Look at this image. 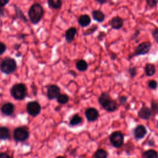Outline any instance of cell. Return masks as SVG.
Returning a JSON list of instances; mask_svg holds the SVG:
<instances>
[{
    "label": "cell",
    "mask_w": 158,
    "mask_h": 158,
    "mask_svg": "<svg viewBox=\"0 0 158 158\" xmlns=\"http://www.w3.org/2000/svg\"><path fill=\"white\" fill-rule=\"evenodd\" d=\"M43 7L38 3L33 4L28 10V17L33 24L38 23L44 15Z\"/></svg>",
    "instance_id": "cell-1"
},
{
    "label": "cell",
    "mask_w": 158,
    "mask_h": 158,
    "mask_svg": "<svg viewBox=\"0 0 158 158\" xmlns=\"http://www.w3.org/2000/svg\"><path fill=\"white\" fill-rule=\"evenodd\" d=\"M99 103L103 108L108 112H113L117 108V103L115 100L111 99L107 93H102L98 99Z\"/></svg>",
    "instance_id": "cell-2"
},
{
    "label": "cell",
    "mask_w": 158,
    "mask_h": 158,
    "mask_svg": "<svg viewBox=\"0 0 158 158\" xmlns=\"http://www.w3.org/2000/svg\"><path fill=\"white\" fill-rule=\"evenodd\" d=\"M151 48V43L149 41H144L139 44L135 48L133 52L128 56V59H130L133 57L138 56L145 55L150 51Z\"/></svg>",
    "instance_id": "cell-3"
},
{
    "label": "cell",
    "mask_w": 158,
    "mask_h": 158,
    "mask_svg": "<svg viewBox=\"0 0 158 158\" xmlns=\"http://www.w3.org/2000/svg\"><path fill=\"white\" fill-rule=\"evenodd\" d=\"M10 92L12 96L15 99L22 100L27 94V88L23 83H17L12 86Z\"/></svg>",
    "instance_id": "cell-4"
},
{
    "label": "cell",
    "mask_w": 158,
    "mask_h": 158,
    "mask_svg": "<svg viewBox=\"0 0 158 158\" xmlns=\"http://www.w3.org/2000/svg\"><path fill=\"white\" fill-rule=\"evenodd\" d=\"M17 69V64L14 59L7 57L1 64V69L5 73H11Z\"/></svg>",
    "instance_id": "cell-5"
},
{
    "label": "cell",
    "mask_w": 158,
    "mask_h": 158,
    "mask_svg": "<svg viewBox=\"0 0 158 158\" xmlns=\"http://www.w3.org/2000/svg\"><path fill=\"white\" fill-rule=\"evenodd\" d=\"M110 142L115 148H119L123 143V135L120 131H114L110 136Z\"/></svg>",
    "instance_id": "cell-6"
},
{
    "label": "cell",
    "mask_w": 158,
    "mask_h": 158,
    "mask_svg": "<svg viewBox=\"0 0 158 158\" xmlns=\"http://www.w3.org/2000/svg\"><path fill=\"white\" fill-rule=\"evenodd\" d=\"M29 133L25 128L19 127L16 128L14 132V139L17 141H23L28 139Z\"/></svg>",
    "instance_id": "cell-7"
},
{
    "label": "cell",
    "mask_w": 158,
    "mask_h": 158,
    "mask_svg": "<svg viewBox=\"0 0 158 158\" xmlns=\"http://www.w3.org/2000/svg\"><path fill=\"white\" fill-rule=\"evenodd\" d=\"M27 110L31 116H36L41 112V106L37 101L29 102L27 105Z\"/></svg>",
    "instance_id": "cell-8"
},
{
    "label": "cell",
    "mask_w": 158,
    "mask_h": 158,
    "mask_svg": "<svg viewBox=\"0 0 158 158\" xmlns=\"http://www.w3.org/2000/svg\"><path fill=\"white\" fill-rule=\"evenodd\" d=\"M60 94V89L56 85H50L47 87V96L49 99H54Z\"/></svg>",
    "instance_id": "cell-9"
},
{
    "label": "cell",
    "mask_w": 158,
    "mask_h": 158,
    "mask_svg": "<svg viewBox=\"0 0 158 158\" xmlns=\"http://www.w3.org/2000/svg\"><path fill=\"white\" fill-rule=\"evenodd\" d=\"M109 25L114 30H120L123 27L124 25V21L120 17L115 16L110 20Z\"/></svg>",
    "instance_id": "cell-10"
},
{
    "label": "cell",
    "mask_w": 158,
    "mask_h": 158,
    "mask_svg": "<svg viewBox=\"0 0 158 158\" xmlns=\"http://www.w3.org/2000/svg\"><path fill=\"white\" fill-rule=\"evenodd\" d=\"M85 116L88 120L94 121L97 119L99 116L98 111L93 107L88 108L85 111Z\"/></svg>",
    "instance_id": "cell-11"
},
{
    "label": "cell",
    "mask_w": 158,
    "mask_h": 158,
    "mask_svg": "<svg viewBox=\"0 0 158 158\" xmlns=\"http://www.w3.org/2000/svg\"><path fill=\"white\" fill-rule=\"evenodd\" d=\"M77 31V28L73 27H72L66 30L65 33V38L67 43H71L74 40Z\"/></svg>",
    "instance_id": "cell-12"
},
{
    "label": "cell",
    "mask_w": 158,
    "mask_h": 158,
    "mask_svg": "<svg viewBox=\"0 0 158 158\" xmlns=\"http://www.w3.org/2000/svg\"><path fill=\"white\" fill-rule=\"evenodd\" d=\"M147 133V130L144 126L143 125H138L134 130V135L137 139H141Z\"/></svg>",
    "instance_id": "cell-13"
},
{
    "label": "cell",
    "mask_w": 158,
    "mask_h": 158,
    "mask_svg": "<svg viewBox=\"0 0 158 158\" xmlns=\"http://www.w3.org/2000/svg\"><path fill=\"white\" fill-rule=\"evenodd\" d=\"M152 114V112L149 108L146 106H143L138 112V117L142 119H149Z\"/></svg>",
    "instance_id": "cell-14"
},
{
    "label": "cell",
    "mask_w": 158,
    "mask_h": 158,
    "mask_svg": "<svg viewBox=\"0 0 158 158\" xmlns=\"http://www.w3.org/2000/svg\"><path fill=\"white\" fill-rule=\"evenodd\" d=\"M91 22V18L87 14L81 15L78 19V23L81 27H86L89 26Z\"/></svg>",
    "instance_id": "cell-15"
},
{
    "label": "cell",
    "mask_w": 158,
    "mask_h": 158,
    "mask_svg": "<svg viewBox=\"0 0 158 158\" xmlns=\"http://www.w3.org/2000/svg\"><path fill=\"white\" fill-rule=\"evenodd\" d=\"M91 14L93 19L99 23L102 22L105 19V14L100 10H94L92 11Z\"/></svg>",
    "instance_id": "cell-16"
},
{
    "label": "cell",
    "mask_w": 158,
    "mask_h": 158,
    "mask_svg": "<svg viewBox=\"0 0 158 158\" xmlns=\"http://www.w3.org/2000/svg\"><path fill=\"white\" fill-rule=\"evenodd\" d=\"M14 110V105L10 102H7L4 104L1 107L2 112L6 115H10Z\"/></svg>",
    "instance_id": "cell-17"
},
{
    "label": "cell",
    "mask_w": 158,
    "mask_h": 158,
    "mask_svg": "<svg viewBox=\"0 0 158 158\" xmlns=\"http://www.w3.org/2000/svg\"><path fill=\"white\" fill-rule=\"evenodd\" d=\"M144 72H145L146 75L147 77L153 76L156 72V69L155 65L153 64H151V63L146 64L144 67Z\"/></svg>",
    "instance_id": "cell-18"
},
{
    "label": "cell",
    "mask_w": 158,
    "mask_h": 158,
    "mask_svg": "<svg viewBox=\"0 0 158 158\" xmlns=\"http://www.w3.org/2000/svg\"><path fill=\"white\" fill-rule=\"evenodd\" d=\"M77 69L81 72H85L88 69V64L84 59H80L76 62Z\"/></svg>",
    "instance_id": "cell-19"
},
{
    "label": "cell",
    "mask_w": 158,
    "mask_h": 158,
    "mask_svg": "<svg viewBox=\"0 0 158 158\" xmlns=\"http://www.w3.org/2000/svg\"><path fill=\"white\" fill-rule=\"evenodd\" d=\"M48 4L49 8L57 10L60 9L62 4V0H48Z\"/></svg>",
    "instance_id": "cell-20"
},
{
    "label": "cell",
    "mask_w": 158,
    "mask_h": 158,
    "mask_svg": "<svg viewBox=\"0 0 158 158\" xmlns=\"http://www.w3.org/2000/svg\"><path fill=\"white\" fill-rule=\"evenodd\" d=\"M10 136V133L9 130L4 127H0V139H6Z\"/></svg>",
    "instance_id": "cell-21"
},
{
    "label": "cell",
    "mask_w": 158,
    "mask_h": 158,
    "mask_svg": "<svg viewBox=\"0 0 158 158\" xmlns=\"http://www.w3.org/2000/svg\"><path fill=\"white\" fill-rule=\"evenodd\" d=\"M143 158H157V152L152 149L146 151L143 153Z\"/></svg>",
    "instance_id": "cell-22"
},
{
    "label": "cell",
    "mask_w": 158,
    "mask_h": 158,
    "mask_svg": "<svg viewBox=\"0 0 158 158\" xmlns=\"http://www.w3.org/2000/svg\"><path fill=\"white\" fill-rule=\"evenodd\" d=\"M82 122V118L78 115L76 114L72 117L70 121V125L71 126H75L79 125Z\"/></svg>",
    "instance_id": "cell-23"
},
{
    "label": "cell",
    "mask_w": 158,
    "mask_h": 158,
    "mask_svg": "<svg viewBox=\"0 0 158 158\" xmlns=\"http://www.w3.org/2000/svg\"><path fill=\"white\" fill-rule=\"evenodd\" d=\"M69 96L65 94H60L57 97V101L61 104H66L69 101Z\"/></svg>",
    "instance_id": "cell-24"
},
{
    "label": "cell",
    "mask_w": 158,
    "mask_h": 158,
    "mask_svg": "<svg viewBox=\"0 0 158 158\" xmlns=\"http://www.w3.org/2000/svg\"><path fill=\"white\" fill-rule=\"evenodd\" d=\"M98 28V27L97 25H93L91 27H90L89 28H88L86 31H83V36H88L93 33H94Z\"/></svg>",
    "instance_id": "cell-25"
},
{
    "label": "cell",
    "mask_w": 158,
    "mask_h": 158,
    "mask_svg": "<svg viewBox=\"0 0 158 158\" xmlns=\"http://www.w3.org/2000/svg\"><path fill=\"white\" fill-rule=\"evenodd\" d=\"M107 152L103 149H99L94 154L95 158H107Z\"/></svg>",
    "instance_id": "cell-26"
},
{
    "label": "cell",
    "mask_w": 158,
    "mask_h": 158,
    "mask_svg": "<svg viewBox=\"0 0 158 158\" xmlns=\"http://www.w3.org/2000/svg\"><path fill=\"white\" fill-rule=\"evenodd\" d=\"M128 73L131 78H134L137 74V69L135 67H130L128 69Z\"/></svg>",
    "instance_id": "cell-27"
},
{
    "label": "cell",
    "mask_w": 158,
    "mask_h": 158,
    "mask_svg": "<svg viewBox=\"0 0 158 158\" xmlns=\"http://www.w3.org/2000/svg\"><path fill=\"white\" fill-rule=\"evenodd\" d=\"M148 86L152 89H156L157 87V82L155 80H151L148 83Z\"/></svg>",
    "instance_id": "cell-28"
},
{
    "label": "cell",
    "mask_w": 158,
    "mask_h": 158,
    "mask_svg": "<svg viewBox=\"0 0 158 158\" xmlns=\"http://www.w3.org/2000/svg\"><path fill=\"white\" fill-rule=\"evenodd\" d=\"M147 5L151 8L155 7L157 6L158 0H146Z\"/></svg>",
    "instance_id": "cell-29"
},
{
    "label": "cell",
    "mask_w": 158,
    "mask_h": 158,
    "mask_svg": "<svg viewBox=\"0 0 158 158\" xmlns=\"http://www.w3.org/2000/svg\"><path fill=\"white\" fill-rule=\"evenodd\" d=\"M152 36L154 38L155 41L156 43H158V28L156 27L152 31Z\"/></svg>",
    "instance_id": "cell-30"
},
{
    "label": "cell",
    "mask_w": 158,
    "mask_h": 158,
    "mask_svg": "<svg viewBox=\"0 0 158 158\" xmlns=\"http://www.w3.org/2000/svg\"><path fill=\"white\" fill-rule=\"evenodd\" d=\"M127 97L125 96H120L118 97V100H119V102L121 103V104H124L127 102Z\"/></svg>",
    "instance_id": "cell-31"
},
{
    "label": "cell",
    "mask_w": 158,
    "mask_h": 158,
    "mask_svg": "<svg viewBox=\"0 0 158 158\" xmlns=\"http://www.w3.org/2000/svg\"><path fill=\"white\" fill-rule=\"evenodd\" d=\"M6 45L2 43H0V55L3 54L4 52L6 51Z\"/></svg>",
    "instance_id": "cell-32"
},
{
    "label": "cell",
    "mask_w": 158,
    "mask_h": 158,
    "mask_svg": "<svg viewBox=\"0 0 158 158\" xmlns=\"http://www.w3.org/2000/svg\"><path fill=\"white\" fill-rule=\"evenodd\" d=\"M151 112H157V104L154 102H152L151 104Z\"/></svg>",
    "instance_id": "cell-33"
},
{
    "label": "cell",
    "mask_w": 158,
    "mask_h": 158,
    "mask_svg": "<svg viewBox=\"0 0 158 158\" xmlns=\"http://www.w3.org/2000/svg\"><path fill=\"white\" fill-rule=\"evenodd\" d=\"M9 0H0V6L3 7L9 2Z\"/></svg>",
    "instance_id": "cell-34"
},
{
    "label": "cell",
    "mask_w": 158,
    "mask_h": 158,
    "mask_svg": "<svg viewBox=\"0 0 158 158\" xmlns=\"http://www.w3.org/2000/svg\"><path fill=\"white\" fill-rule=\"evenodd\" d=\"M0 158H10L9 156L4 152L0 153Z\"/></svg>",
    "instance_id": "cell-35"
},
{
    "label": "cell",
    "mask_w": 158,
    "mask_h": 158,
    "mask_svg": "<svg viewBox=\"0 0 158 158\" xmlns=\"http://www.w3.org/2000/svg\"><path fill=\"white\" fill-rule=\"evenodd\" d=\"M98 3H99V4H104L107 3L109 0H95Z\"/></svg>",
    "instance_id": "cell-36"
},
{
    "label": "cell",
    "mask_w": 158,
    "mask_h": 158,
    "mask_svg": "<svg viewBox=\"0 0 158 158\" xmlns=\"http://www.w3.org/2000/svg\"><path fill=\"white\" fill-rule=\"evenodd\" d=\"M139 31H136L135 33V34L132 36L131 39H132V40H135V38H137V35H139Z\"/></svg>",
    "instance_id": "cell-37"
},
{
    "label": "cell",
    "mask_w": 158,
    "mask_h": 158,
    "mask_svg": "<svg viewBox=\"0 0 158 158\" xmlns=\"http://www.w3.org/2000/svg\"><path fill=\"white\" fill-rule=\"evenodd\" d=\"M69 72H70V73L71 75H72L73 76H74V77H76V76H77V73H76L75 72H74L73 71H72V70H70Z\"/></svg>",
    "instance_id": "cell-38"
},
{
    "label": "cell",
    "mask_w": 158,
    "mask_h": 158,
    "mask_svg": "<svg viewBox=\"0 0 158 158\" xmlns=\"http://www.w3.org/2000/svg\"><path fill=\"white\" fill-rule=\"evenodd\" d=\"M3 15V9L2 7L0 6V16H2Z\"/></svg>",
    "instance_id": "cell-39"
},
{
    "label": "cell",
    "mask_w": 158,
    "mask_h": 158,
    "mask_svg": "<svg viewBox=\"0 0 158 158\" xmlns=\"http://www.w3.org/2000/svg\"><path fill=\"white\" fill-rule=\"evenodd\" d=\"M56 158H65V157H62V156H58V157H57Z\"/></svg>",
    "instance_id": "cell-40"
}]
</instances>
